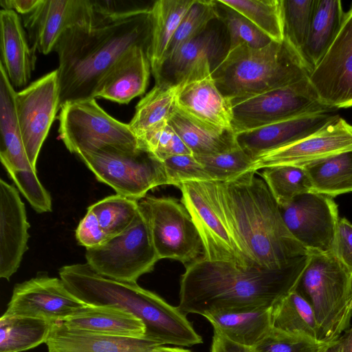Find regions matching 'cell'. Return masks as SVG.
<instances>
[{
  "label": "cell",
  "mask_w": 352,
  "mask_h": 352,
  "mask_svg": "<svg viewBox=\"0 0 352 352\" xmlns=\"http://www.w3.org/2000/svg\"><path fill=\"white\" fill-rule=\"evenodd\" d=\"M87 305L67 289L60 278L41 274L14 286L3 314L55 323L64 322Z\"/></svg>",
  "instance_id": "16"
},
{
  "label": "cell",
  "mask_w": 352,
  "mask_h": 352,
  "mask_svg": "<svg viewBox=\"0 0 352 352\" xmlns=\"http://www.w3.org/2000/svg\"><path fill=\"white\" fill-rule=\"evenodd\" d=\"M279 208L288 230L309 253L331 252L340 219L332 197L309 192Z\"/></svg>",
  "instance_id": "15"
},
{
  "label": "cell",
  "mask_w": 352,
  "mask_h": 352,
  "mask_svg": "<svg viewBox=\"0 0 352 352\" xmlns=\"http://www.w3.org/2000/svg\"><path fill=\"white\" fill-rule=\"evenodd\" d=\"M326 352H340L339 340L330 346Z\"/></svg>",
  "instance_id": "52"
},
{
  "label": "cell",
  "mask_w": 352,
  "mask_h": 352,
  "mask_svg": "<svg viewBox=\"0 0 352 352\" xmlns=\"http://www.w3.org/2000/svg\"><path fill=\"white\" fill-rule=\"evenodd\" d=\"M231 104L236 134L302 115L337 111L322 101L309 78Z\"/></svg>",
  "instance_id": "9"
},
{
  "label": "cell",
  "mask_w": 352,
  "mask_h": 352,
  "mask_svg": "<svg viewBox=\"0 0 352 352\" xmlns=\"http://www.w3.org/2000/svg\"><path fill=\"white\" fill-rule=\"evenodd\" d=\"M314 6L315 0H283L285 37L299 52L308 36Z\"/></svg>",
  "instance_id": "42"
},
{
  "label": "cell",
  "mask_w": 352,
  "mask_h": 352,
  "mask_svg": "<svg viewBox=\"0 0 352 352\" xmlns=\"http://www.w3.org/2000/svg\"><path fill=\"white\" fill-rule=\"evenodd\" d=\"M162 162L169 185L178 188L184 182L212 181L204 167L192 154L175 155Z\"/></svg>",
  "instance_id": "45"
},
{
  "label": "cell",
  "mask_w": 352,
  "mask_h": 352,
  "mask_svg": "<svg viewBox=\"0 0 352 352\" xmlns=\"http://www.w3.org/2000/svg\"><path fill=\"white\" fill-rule=\"evenodd\" d=\"M91 210L109 238L124 232L136 217L138 201L116 194L91 205Z\"/></svg>",
  "instance_id": "38"
},
{
  "label": "cell",
  "mask_w": 352,
  "mask_h": 352,
  "mask_svg": "<svg viewBox=\"0 0 352 352\" xmlns=\"http://www.w3.org/2000/svg\"><path fill=\"white\" fill-rule=\"evenodd\" d=\"M339 344L340 352H352V327L340 337Z\"/></svg>",
  "instance_id": "50"
},
{
  "label": "cell",
  "mask_w": 352,
  "mask_h": 352,
  "mask_svg": "<svg viewBox=\"0 0 352 352\" xmlns=\"http://www.w3.org/2000/svg\"><path fill=\"white\" fill-rule=\"evenodd\" d=\"M41 0H0L2 9L26 15L34 10Z\"/></svg>",
  "instance_id": "49"
},
{
  "label": "cell",
  "mask_w": 352,
  "mask_h": 352,
  "mask_svg": "<svg viewBox=\"0 0 352 352\" xmlns=\"http://www.w3.org/2000/svg\"><path fill=\"white\" fill-rule=\"evenodd\" d=\"M85 258L86 263L98 274L127 283H137L141 276L153 271L160 260L140 209L124 232L98 247L86 249Z\"/></svg>",
  "instance_id": "10"
},
{
  "label": "cell",
  "mask_w": 352,
  "mask_h": 352,
  "mask_svg": "<svg viewBox=\"0 0 352 352\" xmlns=\"http://www.w3.org/2000/svg\"><path fill=\"white\" fill-rule=\"evenodd\" d=\"M311 73L300 52L285 37L260 48L228 50L212 76L221 93L232 101L297 82Z\"/></svg>",
  "instance_id": "5"
},
{
  "label": "cell",
  "mask_w": 352,
  "mask_h": 352,
  "mask_svg": "<svg viewBox=\"0 0 352 352\" xmlns=\"http://www.w3.org/2000/svg\"><path fill=\"white\" fill-rule=\"evenodd\" d=\"M195 1L159 0L151 6V36L147 56L153 76L159 72L175 33Z\"/></svg>",
  "instance_id": "31"
},
{
  "label": "cell",
  "mask_w": 352,
  "mask_h": 352,
  "mask_svg": "<svg viewBox=\"0 0 352 352\" xmlns=\"http://www.w3.org/2000/svg\"><path fill=\"white\" fill-rule=\"evenodd\" d=\"M331 252L352 276V223L346 218L338 220Z\"/></svg>",
  "instance_id": "46"
},
{
  "label": "cell",
  "mask_w": 352,
  "mask_h": 352,
  "mask_svg": "<svg viewBox=\"0 0 352 352\" xmlns=\"http://www.w3.org/2000/svg\"><path fill=\"white\" fill-rule=\"evenodd\" d=\"M60 110L59 136L72 153L108 146L124 150L140 147L129 124L111 117L95 98L70 102Z\"/></svg>",
  "instance_id": "8"
},
{
  "label": "cell",
  "mask_w": 352,
  "mask_h": 352,
  "mask_svg": "<svg viewBox=\"0 0 352 352\" xmlns=\"http://www.w3.org/2000/svg\"><path fill=\"white\" fill-rule=\"evenodd\" d=\"M338 114L302 115L236 134V141L254 159L265 152L300 140L323 127Z\"/></svg>",
  "instance_id": "23"
},
{
  "label": "cell",
  "mask_w": 352,
  "mask_h": 352,
  "mask_svg": "<svg viewBox=\"0 0 352 352\" xmlns=\"http://www.w3.org/2000/svg\"><path fill=\"white\" fill-rule=\"evenodd\" d=\"M222 46L218 31L208 27L164 59L154 76L155 83L177 87L191 76L212 68L213 63L215 67L225 56Z\"/></svg>",
  "instance_id": "21"
},
{
  "label": "cell",
  "mask_w": 352,
  "mask_h": 352,
  "mask_svg": "<svg viewBox=\"0 0 352 352\" xmlns=\"http://www.w3.org/2000/svg\"><path fill=\"white\" fill-rule=\"evenodd\" d=\"M52 325L44 319L3 314L0 318V352H22L45 343Z\"/></svg>",
  "instance_id": "34"
},
{
  "label": "cell",
  "mask_w": 352,
  "mask_h": 352,
  "mask_svg": "<svg viewBox=\"0 0 352 352\" xmlns=\"http://www.w3.org/2000/svg\"><path fill=\"white\" fill-rule=\"evenodd\" d=\"M67 289L89 305H111L135 315L144 324V338L161 346H190L202 342L186 316L177 307L139 286L103 276L87 263L67 265L59 270Z\"/></svg>",
  "instance_id": "4"
},
{
  "label": "cell",
  "mask_w": 352,
  "mask_h": 352,
  "mask_svg": "<svg viewBox=\"0 0 352 352\" xmlns=\"http://www.w3.org/2000/svg\"><path fill=\"white\" fill-rule=\"evenodd\" d=\"M177 87L155 83L137 104L129 127L138 140L157 124L168 121L176 109Z\"/></svg>",
  "instance_id": "35"
},
{
  "label": "cell",
  "mask_w": 352,
  "mask_h": 352,
  "mask_svg": "<svg viewBox=\"0 0 352 352\" xmlns=\"http://www.w3.org/2000/svg\"><path fill=\"white\" fill-rule=\"evenodd\" d=\"M218 19L226 25L230 42L228 50L240 46L260 48L269 44L272 40L242 14L215 0Z\"/></svg>",
  "instance_id": "39"
},
{
  "label": "cell",
  "mask_w": 352,
  "mask_h": 352,
  "mask_svg": "<svg viewBox=\"0 0 352 352\" xmlns=\"http://www.w3.org/2000/svg\"><path fill=\"white\" fill-rule=\"evenodd\" d=\"M238 12L272 41L285 38L283 0H219Z\"/></svg>",
  "instance_id": "36"
},
{
  "label": "cell",
  "mask_w": 352,
  "mask_h": 352,
  "mask_svg": "<svg viewBox=\"0 0 352 352\" xmlns=\"http://www.w3.org/2000/svg\"><path fill=\"white\" fill-rule=\"evenodd\" d=\"M311 304L320 340L335 343L352 317V276L332 252H309L296 289Z\"/></svg>",
  "instance_id": "6"
},
{
  "label": "cell",
  "mask_w": 352,
  "mask_h": 352,
  "mask_svg": "<svg viewBox=\"0 0 352 352\" xmlns=\"http://www.w3.org/2000/svg\"><path fill=\"white\" fill-rule=\"evenodd\" d=\"M151 71L147 49L142 46L133 47L102 77L96 87L94 98L128 104L145 93Z\"/></svg>",
  "instance_id": "24"
},
{
  "label": "cell",
  "mask_w": 352,
  "mask_h": 352,
  "mask_svg": "<svg viewBox=\"0 0 352 352\" xmlns=\"http://www.w3.org/2000/svg\"><path fill=\"white\" fill-rule=\"evenodd\" d=\"M16 91L0 63V159L18 189L39 213L52 210V199L28 159L15 108Z\"/></svg>",
  "instance_id": "12"
},
{
  "label": "cell",
  "mask_w": 352,
  "mask_h": 352,
  "mask_svg": "<svg viewBox=\"0 0 352 352\" xmlns=\"http://www.w3.org/2000/svg\"><path fill=\"white\" fill-rule=\"evenodd\" d=\"M57 69L15 94V108L25 148L32 167L59 108Z\"/></svg>",
  "instance_id": "14"
},
{
  "label": "cell",
  "mask_w": 352,
  "mask_h": 352,
  "mask_svg": "<svg viewBox=\"0 0 352 352\" xmlns=\"http://www.w3.org/2000/svg\"><path fill=\"white\" fill-rule=\"evenodd\" d=\"M160 259L170 258L187 265L204 254L199 232L188 211L173 197L146 195L138 201Z\"/></svg>",
  "instance_id": "11"
},
{
  "label": "cell",
  "mask_w": 352,
  "mask_h": 352,
  "mask_svg": "<svg viewBox=\"0 0 352 352\" xmlns=\"http://www.w3.org/2000/svg\"><path fill=\"white\" fill-rule=\"evenodd\" d=\"M212 71L192 76L177 86L176 107L206 124L232 129L231 101L217 88Z\"/></svg>",
  "instance_id": "22"
},
{
  "label": "cell",
  "mask_w": 352,
  "mask_h": 352,
  "mask_svg": "<svg viewBox=\"0 0 352 352\" xmlns=\"http://www.w3.org/2000/svg\"><path fill=\"white\" fill-rule=\"evenodd\" d=\"M345 13L339 0H315L308 36L300 51L312 72L339 32Z\"/></svg>",
  "instance_id": "30"
},
{
  "label": "cell",
  "mask_w": 352,
  "mask_h": 352,
  "mask_svg": "<svg viewBox=\"0 0 352 352\" xmlns=\"http://www.w3.org/2000/svg\"><path fill=\"white\" fill-rule=\"evenodd\" d=\"M105 1L41 0L23 16L32 50L45 55L54 51L63 33L72 27L91 24L110 14Z\"/></svg>",
  "instance_id": "13"
},
{
  "label": "cell",
  "mask_w": 352,
  "mask_h": 352,
  "mask_svg": "<svg viewBox=\"0 0 352 352\" xmlns=\"http://www.w3.org/2000/svg\"><path fill=\"white\" fill-rule=\"evenodd\" d=\"M214 19H218L215 0H195L175 33L165 58L171 55L182 45L204 32L208 27L210 21Z\"/></svg>",
  "instance_id": "40"
},
{
  "label": "cell",
  "mask_w": 352,
  "mask_h": 352,
  "mask_svg": "<svg viewBox=\"0 0 352 352\" xmlns=\"http://www.w3.org/2000/svg\"><path fill=\"white\" fill-rule=\"evenodd\" d=\"M76 155L99 182L136 201L156 187L169 185L163 162L142 147L124 150L108 146Z\"/></svg>",
  "instance_id": "7"
},
{
  "label": "cell",
  "mask_w": 352,
  "mask_h": 352,
  "mask_svg": "<svg viewBox=\"0 0 352 352\" xmlns=\"http://www.w3.org/2000/svg\"><path fill=\"white\" fill-rule=\"evenodd\" d=\"M30 224L16 188L0 179V277L8 280L28 250Z\"/></svg>",
  "instance_id": "20"
},
{
  "label": "cell",
  "mask_w": 352,
  "mask_h": 352,
  "mask_svg": "<svg viewBox=\"0 0 352 352\" xmlns=\"http://www.w3.org/2000/svg\"><path fill=\"white\" fill-rule=\"evenodd\" d=\"M248 171L228 182L201 181L210 203L252 267L284 269L309 255L286 227L266 183Z\"/></svg>",
  "instance_id": "1"
},
{
  "label": "cell",
  "mask_w": 352,
  "mask_h": 352,
  "mask_svg": "<svg viewBox=\"0 0 352 352\" xmlns=\"http://www.w3.org/2000/svg\"><path fill=\"white\" fill-rule=\"evenodd\" d=\"M311 184V192L335 197L352 192V151L344 152L303 167Z\"/></svg>",
  "instance_id": "33"
},
{
  "label": "cell",
  "mask_w": 352,
  "mask_h": 352,
  "mask_svg": "<svg viewBox=\"0 0 352 352\" xmlns=\"http://www.w3.org/2000/svg\"><path fill=\"white\" fill-rule=\"evenodd\" d=\"M67 329L103 335L144 338L146 328L135 315L111 305H87L67 318Z\"/></svg>",
  "instance_id": "28"
},
{
  "label": "cell",
  "mask_w": 352,
  "mask_h": 352,
  "mask_svg": "<svg viewBox=\"0 0 352 352\" xmlns=\"http://www.w3.org/2000/svg\"><path fill=\"white\" fill-rule=\"evenodd\" d=\"M273 328L306 339L321 341L320 331L311 304L297 290L271 307Z\"/></svg>",
  "instance_id": "32"
},
{
  "label": "cell",
  "mask_w": 352,
  "mask_h": 352,
  "mask_svg": "<svg viewBox=\"0 0 352 352\" xmlns=\"http://www.w3.org/2000/svg\"><path fill=\"white\" fill-rule=\"evenodd\" d=\"M335 343L306 339L272 327L264 338L251 348L254 352H326Z\"/></svg>",
  "instance_id": "44"
},
{
  "label": "cell",
  "mask_w": 352,
  "mask_h": 352,
  "mask_svg": "<svg viewBox=\"0 0 352 352\" xmlns=\"http://www.w3.org/2000/svg\"><path fill=\"white\" fill-rule=\"evenodd\" d=\"M151 28V7H139L66 30L54 50L60 109L70 102L95 98L99 82L126 52L135 46L148 50Z\"/></svg>",
  "instance_id": "2"
},
{
  "label": "cell",
  "mask_w": 352,
  "mask_h": 352,
  "mask_svg": "<svg viewBox=\"0 0 352 352\" xmlns=\"http://www.w3.org/2000/svg\"><path fill=\"white\" fill-rule=\"evenodd\" d=\"M76 238L78 243L86 249L98 247L108 239L97 217L89 208L78 223Z\"/></svg>",
  "instance_id": "47"
},
{
  "label": "cell",
  "mask_w": 352,
  "mask_h": 352,
  "mask_svg": "<svg viewBox=\"0 0 352 352\" xmlns=\"http://www.w3.org/2000/svg\"><path fill=\"white\" fill-rule=\"evenodd\" d=\"M168 122L195 155H217L240 147L232 129L206 124L177 107Z\"/></svg>",
  "instance_id": "29"
},
{
  "label": "cell",
  "mask_w": 352,
  "mask_h": 352,
  "mask_svg": "<svg viewBox=\"0 0 352 352\" xmlns=\"http://www.w3.org/2000/svg\"><path fill=\"white\" fill-rule=\"evenodd\" d=\"M352 151V125L339 115L313 134L287 146L259 155L252 171L275 166H305Z\"/></svg>",
  "instance_id": "17"
},
{
  "label": "cell",
  "mask_w": 352,
  "mask_h": 352,
  "mask_svg": "<svg viewBox=\"0 0 352 352\" xmlns=\"http://www.w3.org/2000/svg\"><path fill=\"white\" fill-rule=\"evenodd\" d=\"M309 80L322 101L338 109L352 107V6Z\"/></svg>",
  "instance_id": "18"
},
{
  "label": "cell",
  "mask_w": 352,
  "mask_h": 352,
  "mask_svg": "<svg viewBox=\"0 0 352 352\" xmlns=\"http://www.w3.org/2000/svg\"><path fill=\"white\" fill-rule=\"evenodd\" d=\"M271 307L220 309L208 312L204 317L210 322L214 333L235 343L252 347L272 328Z\"/></svg>",
  "instance_id": "27"
},
{
  "label": "cell",
  "mask_w": 352,
  "mask_h": 352,
  "mask_svg": "<svg viewBox=\"0 0 352 352\" xmlns=\"http://www.w3.org/2000/svg\"><path fill=\"white\" fill-rule=\"evenodd\" d=\"M138 142L140 147L149 151L161 162L175 155L192 154L168 121L148 131Z\"/></svg>",
  "instance_id": "43"
},
{
  "label": "cell",
  "mask_w": 352,
  "mask_h": 352,
  "mask_svg": "<svg viewBox=\"0 0 352 352\" xmlns=\"http://www.w3.org/2000/svg\"><path fill=\"white\" fill-rule=\"evenodd\" d=\"M210 352H254L251 347L235 343L214 332Z\"/></svg>",
  "instance_id": "48"
},
{
  "label": "cell",
  "mask_w": 352,
  "mask_h": 352,
  "mask_svg": "<svg viewBox=\"0 0 352 352\" xmlns=\"http://www.w3.org/2000/svg\"><path fill=\"white\" fill-rule=\"evenodd\" d=\"M153 352H192L188 349H185L180 347H170L165 346H159L156 347Z\"/></svg>",
  "instance_id": "51"
},
{
  "label": "cell",
  "mask_w": 352,
  "mask_h": 352,
  "mask_svg": "<svg viewBox=\"0 0 352 352\" xmlns=\"http://www.w3.org/2000/svg\"><path fill=\"white\" fill-rule=\"evenodd\" d=\"M261 175L279 206L296 197L311 192L309 175L304 168L294 166H275L262 169Z\"/></svg>",
  "instance_id": "37"
},
{
  "label": "cell",
  "mask_w": 352,
  "mask_h": 352,
  "mask_svg": "<svg viewBox=\"0 0 352 352\" xmlns=\"http://www.w3.org/2000/svg\"><path fill=\"white\" fill-rule=\"evenodd\" d=\"M0 63L13 87L25 88L34 69L36 58L18 13L12 10H0Z\"/></svg>",
  "instance_id": "26"
},
{
  "label": "cell",
  "mask_w": 352,
  "mask_h": 352,
  "mask_svg": "<svg viewBox=\"0 0 352 352\" xmlns=\"http://www.w3.org/2000/svg\"><path fill=\"white\" fill-rule=\"evenodd\" d=\"M178 188L182 192L181 202L191 216L201 239L202 257L208 261L231 263L242 268L254 267L237 248L212 207L201 181L184 182Z\"/></svg>",
  "instance_id": "19"
},
{
  "label": "cell",
  "mask_w": 352,
  "mask_h": 352,
  "mask_svg": "<svg viewBox=\"0 0 352 352\" xmlns=\"http://www.w3.org/2000/svg\"><path fill=\"white\" fill-rule=\"evenodd\" d=\"M48 352H153L161 346L144 338L109 336L67 329L53 323L45 342Z\"/></svg>",
  "instance_id": "25"
},
{
  "label": "cell",
  "mask_w": 352,
  "mask_h": 352,
  "mask_svg": "<svg viewBox=\"0 0 352 352\" xmlns=\"http://www.w3.org/2000/svg\"><path fill=\"white\" fill-rule=\"evenodd\" d=\"M194 156L212 179L217 182L230 181L251 170L254 162V158L240 147L217 155Z\"/></svg>",
  "instance_id": "41"
},
{
  "label": "cell",
  "mask_w": 352,
  "mask_h": 352,
  "mask_svg": "<svg viewBox=\"0 0 352 352\" xmlns=\"http://www.w3.org/2000/svg\"><path fill=\"white\" fill-rule=\"evenodd\" d=\"M309 255L284 269L242 268L202 256L186 265L177 308L186 316L230 309L271 307L296 289Z\"/></svg>",
  "instance_id": "3"
}]
</instances>
